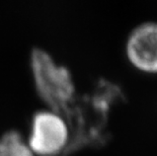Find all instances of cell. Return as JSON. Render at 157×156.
I'll return each instance as SVG.
<instances>
[{"instance_id":"5","label":"cell","mask_w":157,"mask_h":156,"mask_svg":"<svg viewBox=\"0 0 157 156\" xmlns=\"http://www.w3.org/2000/svg\"><path fill=\"white\" fill-rule=\"evenodd\" d=\"M0 156H34L17 131L11 130L0 137Z\"/></svg>"},{"instance_id":"3","label":"cell","mask_w":157,"mask_h":156,"mask_svg":"<svg viewBox=\"0 0 157 156\" xmlns=\"http://www.w3.org/2000/svg\"><path fill=\"white\" fill-rule=\"evenodd\" d=\"M70 141L65 118L52 109H42L33 116L29 147L39 156H61Z\"/></svg>"},{"instance_id":"1","label":"cell","mask_w":157,"mask_h":156,"mask_svg":"<svg viewBox=\"0 0 157 156\" xmlns=\"http://www.w3.org/2000/svg\"><path fill=\"white\" fill-rule=\"evenodd\" d=\"M121 97V89L111 81L98 80L91 93L76 95L61 115L70 130V141L61 156H71L86 147L102 145L108 139L105 126L113 104Z\"/></svg>"},{"instance_id":"4","label":"cell","mask_w":157,"mask_h":156,"mask_svg":"<svg viewBox=\"0 0 157 156\" xmlns=\"http://www.w3.org/2000/svg\"><path fill=\"white\" fill-rule=\"evenodd\" d=\"M125 56L136 70L157 74V21H144L129 32Z\"/></svg>"},{"instance_id":"2","label":"cell","mask_w":157,"mask_h":156,"mask_svg":"<svg viewBox=\"0 0 157 156\" xmlns=\"http://www.w3.org/2000/svg\"><path fill=\"white\" fill-rule=\"evenodd\" d=\"M31 69L39 96L50 109L61 114L76 96L71 72L41 48L32 51Z\"/></svg>"}]
</instances>
